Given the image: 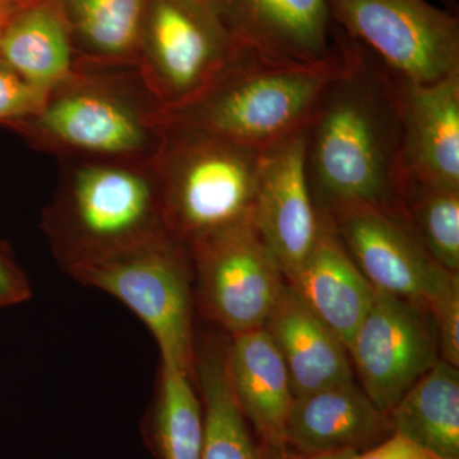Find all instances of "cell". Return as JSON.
<instances>
[{
	"instance_id": "21",
	"label": "cell",
	"mask_w": 459,
	"mask_h": 459,
	"mask_svg": "<svg viewBox=\"0 0 459 459\" xmlns=\"http://www.w3.org/2000/svg\"><path fill=\"white\" fill-rule=\"evenodd\" d=\"M65 20L77 63L133 65L147 0H50Z\"/></svg>"
},
{
	"instance_id": "24",
	"label": "cell",
	"mask_w": 459,
	"mask_h": 459,
	"mask_svg": "<svg viewBox=\"0 0 459 459\" xmlns=\"http://www.w3.org/2000/svg\"><path fill=\"white\" fill-rule=\"evenodd\" d=\"M403 213L431 258L459 274V189L407 184Z\"/></svg>"
},
{
	"instance_id": "13",
	"label": "cell",
	"mask_w": 459,
	"mask_h": 459,
	"mask_svg": "<svg viewBox=\"0 0 459 459\" xmlns=\"http://www.w3.org/2000/svg\"><path fill=\"white\" fill-rule=\"evenodd\" d=\"M232 40L273 59L320 63L337 56L328 0H208Z\"/></svg>"
},
{
	"instance_id": "12",
	"label": "cell",
	"mask_w": 459,
	"mask_h": 459,
	"mask_svg": "<svg viewBox=\"0 0 459 459\" xmlns=\"http://www.w3.org/2000/svg\"><path fill=\"white\" fill-rule=\"evenodd\" d=\"M253 223L285 281L313 249L320 212L307 174V131L263 151Z\"/></svg>"
},
{
	"instance_id": "3",
	"label": "cell",
	"mask_w": 459,
	"mask_h": 459,
	"mask_svg": "<svg viewBox=\"0 0 459 459\" xmlns=\"http://www.w3.org/2000/svg\"><path fill=\"white\" fill-rule=\"evenodd\" d=\"M337 56L320 63L273 59L234 41L220 71L198 95L162 113L165 123L212 133L263 151L307 126L316 102L344 63L343 32Z\"/></svg>"
},
{
	"instance_id": "2",
	"label": "cell",
	"mask_w": 459,
	"mask_h": 459,
	"mask_svg": "<svg viewBox=\"0 0 459 459\" xmlns=\"http://www.w3.org/2000/svg\"><path fill=\"white\" fill-rule=\"evenodd\" d=\"M162 113L135 66L77 63L35 114L7 126L59 160L152 162L164 138Z\"/></svg>"
},
{
	"instance_id": "17",
	"label": "cell",
	"mask_w": 459,
	"mask_h": 459,
	"mask_svg": "<svg viewBox=\"0 0 459 459\" xmlns=\"http://www.w3.org/2000/svg\"><path fill=\"white\" fill-rule=\"evenodd\" d=\"M285 362L295 397L353 383L341 338L285 283L264 325Z\"/></svg>"
},
{
	"instance_id": "26",
	"label": "cell",
	"mask_w": 459,
	"mask_h": 459,
	"mask_svg": "<svg viewBox=\"0 0 459 459\" xmlns=\"http://www.w3.org/2000/svg\"><path fill=\"white\" fill-rule=\"evenodd\" d=\"M437 325L440 360L459 368V277L429 305Z\"/></svg>"
},
{
	"instance_id": "7",
	"label": "cell",
	"mask_w": 459,
	"mask_h": 459,
	"mask_svg": "<svg viewBox=\"0 0 459 459\" xmlns=\"http://www.w3.org/2000/svg\"><path fill=\"white\" fill-rule=\"evenodd\" d=\"M234 40L208 0H147L135 68L165 110L198 95Z\"/></svg>"
},
{
	"instance_id": "22",
	"label": "cell",
	"mask_w": 459,
	"mask_h": 459,
	"mask_svg": "<svg viewBox=\"0 0 459 459\" xmlns=\"http://www.w3.org/2000/svg\"><path fill=\"white\" fill-rule=\"evenodd\" d=\"M392 430L440 459H459V370L444 360L389 412Z\"/></svg>"
},
{
	"instance_id": "11",
	"label": "cell",
	"mask_w": 459,
	"mask_h": 459,
	"mask_svg": "<svg viewBox=\"0 0 459 459\" xmlns=\"http://www.w3.org/2000/svg\"><path fill=\"white\" fill-rule=\"evenodd\" d=\"M325 213L376 291L429 307L459 277L431 258L403 213L365 204L338 205Z\"/></svg>"
},
{
	"instance_id": "16",
	"label": "cell",
	"mask_w": 459,
	"mask_h": 459,
	"mask_svg": "<svg viewBox=\"0 0 459 459\" xmlns=\"http://www.w3.org/2000/svg\"><path fill=\"white\" fill-rule=\"evenodd\" d=\"M319 212L318 238L286 282L349 351L353 334L373 304L376 290L341 244L328 214Z\"/></svg>"
},
{
	"instance_id": "28",
	"label": "cell",
	"mask_w": 459,
	"mask_h": 459,
	"mask_svg": "<svg viewBox=\"0 0 459 459\" xmlns=\"http://www.w3.org/2000/svg\"><path fill=\"white\" fill-rule=\"evenodd\" d=\"M351 459H440L434 453L407 439L403 435L394 433L383 442L367 451L355 453Z\"/></svg>"
},
{
	"instance_id": "1",
	"label": "cell",
	"mask_w": 459,
	"mask_h": 459,
	"mask_svg": "<svg viewBox=\"0 0 459 459\" xmlns=\"http://www.w3.org/2000/svg\"><path fill=\"white\" fill-rule=\"evenodd\" d=\"M343 42V68L305 126L314 202L325 212L365 204L403 213V80L344 32Z\"/></svg>"
},
{
	"instance_id": "6",
	"label": "cell",
	"mask_w": 459,
	"mask_h": 459,
	"mask_svg": "<svg viewBox=\"0 0 459 459\" xmlns=\"http://www.w3.org/2000/svg\"><path fill=\"white\" fill-rule=\"evenodd\" d=\"M122 301L150 329L161 358L195 380L193 264L189 247L170 234L66 272Z\"/></svg>"
},
{
	"instance_id": "10",
	"label": "cell",
	"mask_w": 459,
	"mask_h": 459,
	"mask_svg": "<svg viewBox=\"0 0 459 459\" xmlns=\"http://www.w3.org/2000/svg\"><path fill=\"white\" fill-rule=\"evenodd\" d=\"M349 353L362 391L389 415L440 359L433 314L428 305L376 291Z\"/></svg>"
},
{
	"instance_id": "20",
	"label": "cell",
	"mask_w": 459,
	"mask_h": 459,
	"mask_svg": "<svg viewBox=\"0 0 459 459\" xmlns=\"http://www.w3.org/2000/svg\"><path fill=\"white\" fill-rule=\"evenodd\" d=\"M228 340L205 337L195 344V382L204 407L201 459H268L238 406L226 361Z\"/></svg>"
},
{
	"instance_id": "9",
	"label": "cell",
	"mask_w": 459,
	"mask_h": 459,
	"mask_svg": "<svg viewBox=\"0 0 459 459\" xmlns=\"http://www.w3.org/2000/svg\"><path fill=\"white\" fill-rule=\"evenodd\" d=\"M195 304L231 336L264 328L286 281L253 221L189 247Z\"/></svg>"
},
{
	"instance_id": "15",
	"label": "cell",
	"mask_w": 459,
	"mask_h": 459,
	"mask_svg": "<svg viewBox=\"0 0 459 459\" xmlns=\"http://www.w3.org/2000/svg\"><path fill=\"white\" fill-rule=\"evenodd\" d=\"M392 434L389 415L355 383L295 397L286 422L287 446L301 455L360 453Z\"/></svg>"
},
{
	"instance_id": "29",
	"label": "cell",
	"mask_w": 459,
	"mask_h": 459,
	"mask_svg": "<svg viewBox=\"0 0 459 459\" xmlns=\"http://www.w3.org/2000/svg\"><path fill=\"white\" fill-rule=\"evenodd\" d=\"M33 0H0V36L14 14Z\"/></svg>"
},
{
	"instance_id": "30",
	"label": "cell",
	"mask_w": 459,
	"mask_h": 459,
	"mask_svg": "<svg viewBox=\"0 0 459 459\" xmlns=\"http://www.w3.org/2000/svg\"><path fill=\"white\" fill-rule=\"evenodd\" d=\"M356 452L331 453V455H303L301 459H351Z\"/></svg>"
},
{
	"instance_id": "5",
	"label": "cell",
	"mask_w": 459,
	"mask_h": 459,
	"mask_svg": "<svg viewBox=\"0 0 459 459\" xmlns=\"http://www.w3.org/2000/svg\"><path fill=\"white\" fill-rule=\"evenodd\" d=\"M263 151L193 126L165 123L152 166L169 234L190 247L222 230L253 221Z\"/></svg>"
},
{
	"instance_id": "23",
	"label": "cell",
	"mask_w": 459,
	"mask_h": 459,
	"mask_svg": "<svg viewBox=\"0 0 459 459\" xmlns=\"http://www.w3.org/2000/svg\"><path fill=\"white\" fill-rule=\"evenodd\" d=\"M195 380L161 358L150 429L160 459H201L204 422Z\"/></svg>"
},
{
	"instance_id": "8",
	"label": "cell",
	"mask_w": 459,
	"mask_h": 459,
	"mask_svg": "<svg viewBox=\"0 0 459 459\" xmlns=\"http://www.w3.org/2000/svg\"><path fill=\"white\" fill-rule=\"evenodd\" d=\"M334 23L402 80L433 83L459 69V20L427 0H328Z\"/></svg>"
},
{
	"instance_id": "25",
	"label": "cell",
	"mask_w": 459,
	"mask_h": 459,
	"mask_svg": "<svg viewBox=\"0 0 459 459\" xmlns=\"http://www.w3.org/2000/svg\"><path fill=\"white\" fill-rule=\"evenodd\" d=\"M48 92L0 60V124L8 126L31 117L44 104Z\"/></svg>"
},
{
	"instance_id": "14",
	"label": "cell",
	"mask_w": 459,
	"mask_h": 459,
	"mask_svg": "<svg viewBox=\"0 0 459 459\" xmlns=\"http://www.w3.org/2000/svg\"><path fill=\"white\" fill-rule=\"evenodd\" d=\"M402 166L406 186L459 189V69L433 83L403 80Z\"/></svg>"
},
{
	"instance_id": "18",
	"label": "cell",
	"mask_w": 459,
	"mask_h": 459,
	"mask_svg": "<svg viewBox=\"0 0 459 459\" xmlns=\"http://www.w3.org/2000/svg\"><path fill=\"white\" fill-rule=\"evenodd\" d=\"M226 361L232 392L247 422L270 448L283 455L286 422L295 395L270 334L262 328L231 336Z\"/></svg>"
},
{
	"instance_id": "4",
	"label": "cell",
	"mask_w": 459,
	"mask_h": 459,
	"mask_svg": "<svg viewBox=\"0 0 459 459\" xmlns=\"http://www.w3.org/2000/svg\"><path fill=\"white\" fill-rule=\"evenodd\" d=\"M59 161L41 228L65 272L169 234L152 162Z\"/></svg>"
},
{
	"instance_id": "27",
	"label": "cell",
	"mask_w": 459,
	"mask_h": 459,
	"mask_svg": "<svg viewBox=\"0 0 459 459\" xmlns=\"http://www.w3.org/2000/svg\"><path fill=\"white\" fill-rule=\"evenodd\" d=\"M32 296L26 274L0 247V309L25 303Z\"/></svg>"
},
{
	"instance_id": "19",
	"label": "cell",
	"mask_w": 459,
	"mask_h": 459,
	"mask_svg": "<svg viewBox=\"0 0 459 459\" xmlns=\"http://www.w3.org/2000/svg\"><path fill=\"white\" fill-rule=\"evenodd\" d=\"M0 60L47 91L74 74L71 35L50 0H33L14 14L0 36Z\"/></svg>"
}]
</instances>
